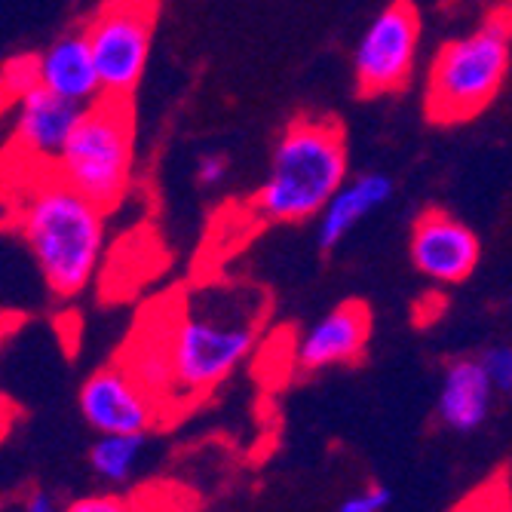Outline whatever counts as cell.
<instances>
[{
    "instance_id": "obj_22",
    "label": "cell",
    "mask_w": 512,
    "mask_h": 512,
    "mask_svg": "<svg viewBox=\"0 0 512 512\" xmlns=\"http://www.w3.org/2000/svg\"><path fill=\"white\" fill-rule=\"evenodd\" d=\"M22 512H62V509H56V503H53V497H50V494L31 491V494H28V500H25V506H22Z\"/></svg>"
},
{
    "instance_id": "obj_15",
    "label": "cell",
    "mask_w": 512,
    "mask_h": 512,
    "mask_svg": "<svg viewBox=\"0 0 512 512\" xmlns=\"http://www.w3.org/2000/svg\"><path fill=\"white\" fill-rule=\"evenodd\" d=\"M120 362L129 368V375L138 384L148 387L166 405V411H172L175 371H172V353H169V335H166V307H163L160 322H145L142 319V325H138V332L129 341Z\"/></svg>"
},
{
    "instance_id": "obj_2",
    "label": "cell",
    "mask_w": 512,
    "mask_h": 512,
    "mask_svg": "<svg viewBox=\"0 0 512 512\" xmlns=\"http://www.w3.org/2000/svg\"><path fill=\"white\" fill-rule=\"evenodd\" d=\"M16 224L46 289L56 298L83 295L108 249V209L92 203L56 169H28Z\"/></svg>"
},
{
    "instance_id": "obj_8",
    "label": "cell",
    "mask_w": 512,
    "mask_h": 512,
    "mask_svg": "<svg viewBox=\"0 0 512 512\" xmlns=\"http://www.w3.org/2000/svg\"><path fill=\"white\" fill-rule=\"evenodd\" d=\"M77 405L83 421L99 436H148L163 417H169L166 405L138 384L123 362L92 371L80 387Z\"/></svg>"
},
{
    "instance_id": "obj_9",
    "label": "cell",
    "mask_w": 512,
    "mask_h": 512,
    "mask_svg": "<svg viewBox=\"0 0 512 512\" xmlns=\"http://www.w3.org/2000/svg\"><path fill=\"white\" fill-rule=\"evenodd\" d=\"M408 255L414 270L436 286H460L476 273L482 243L470 224L445 209H424L411 224Z\"/></svg>"
},
{
    "instance_id": "obj_18",
    "label": "cell",
    "mask_w": 512,
    "mask_h": 512,
    "mask_svg": "<svg viewBox=\"0 0 512 512\" xmlns=\"http://www.w3.org/2000/svg\"><path fill=\"white\" fill-rule=\"evenodd\" d=\"M482 365L497 393H512V344H497L488 347L482 356Z\"/></svg>"
},
{
    "instance_id": "obj_20",
    "label": "cell",
    "mask_w": 512,
    "mask_h": 512,
    "mask_svg": "<svg viewBox=\"0 0 512 512\" xmlns=\"http://www.w3.org/2000/svg\"><path fill=\"white\" fill-rule=\"evenodd\" d=\"M62 512H138V503L117 494H92L71 500Z\"/></svg>"
},
{
    "instance_id": "obj_1",
    "label": "cell",
    "mask_w": 512,
    "mask_h": 512,
    "mask_svg": "<svg viewBox=\"0 0 512 512\" xmlns=\"http://www.w3.org/2000/svg\"><path fill=\"white\" fill-rule=\"evenodd\" d=\"M270 298L249 283H209L166 304L175 402L191 405L224 384L255 350Z\"/></svg>"
},
{
    "instance_id": "obj_6",
    "label": "cell",
    "mask_w": 512,
    "mask_h": 512,
    "mask_svg": "<svg viewBox=\"0 0 512 512\" xmlns=\"http://www.w3.org/2000/svg\"><path fill=\"white\" fill-rule=\"evenodd\" d=\"M160 16V0H102L89 16L86 37L96 56L105 99H129L142 83Z\"/></svg>"
},
{
    "instance_id": "obj_11",
    "label": "cell",
    "mask_w": 512,
    "mask_h": 512,
    "mask_svg": "<svg viewBox=\"0 0 512 512\" xmlns=\"http://www.w3.org/2000/svg\"><path fill=\"white\" fill-rule=\"evenodd\" d=\"M371 338V313L362 301H344L322 313L295 344V362L304 371L353 365L365 356Z\"/></svg>"
},
{
    "instance_id": "obj_4",
    "label": "cell",
    "mask_w": 512,
    "mask_h": 512,
    "mask_svg": "<svg viewBox=\"0 0 512 512\" xmlns=\"http://www.w3.org/2000/svg\"><path fill=\"white\" fill-rule=\"evenodd\" d=\"M512 68V7L491 10L473 31L445 40L424 80V114L436 126L470 123L485 114Z\"/></svg>"
},
{
    "instance_id": "obj_17",
    "label": "cell",
    "mask_w": 512,
    "mask_h": 512,
    "mask_svg": "<svg viewBox=\"0 0 512 512\" xmlns=\"http://www.w3.org/2000/svg\"><path fill=\"white\" fill-rule=\"evenodd\" d=\"M40 86L37 80V56H16L4 68H0V96L19 102L28 92Z\"/></svg>"
},
{
    "instance_id": "obj_5",
    "label": "cell",
    "mask_w": 512,
    "mask_h": 512,
    "mask_svg": "<svg viewBox=\"0 0 512 512\" xmlns=\"http://www.w3.org/2000/svg\"><path fill=\"white\" fill-rule=\"evenodd\" d=\"M74 191L114 209L135 172V111L129 99H99L83 108L56 166Z\"/></svg>"
},
{
    "instance_id": "obj_23",
    "label": "cell",
    "mask_w": 512,
    "mask_h": 512,
    "mask_svg": "<svg viewBox=\"0 0 512 512\" xmlns=\"http://www.w3.org/2000/svg\"><path fill=\"white\" fill-rule=\"evenodd\" d=\"M506 4H509V7H512V0H506Z\"/></svg>"
},
{
    "instance_id": "obj_16",
    "label": "cell",
    "mask_w": 512,
    "mask_h": 512,
    "mask_svg": "<svg viewBox=\"0 0 512 512\" xmlns=\"http://www.w3.org/2000/svg\"><path fill=\"white\" fill-rule=\"evenodd\" d=\"M142 454H145V436H135V433L99 436V442L89 448V467L102 482L123 485L132 479Z\"/></svg>"
},
{
    "instance_id": "obj_19",
    "label": "cell",
    "mask_w": 512,
    "mask_h": 512,
    "mask_svg": "<svg viewBox=\"0 0 512 512\" xmlns=\"http://www.w3.org/2000/svg\"><path fill=\"white\" fill-rule=\"evenodd\" d=\"M227 175H230V160L221 151L200 154L194 163V181L200 184V188H218V184H224Z\"/></svg>"
},
{
    "instance_id": "obj_12",
    "label": "cell",
    "mask_w": 512,
    "mask_h": 512,
    "mask_svg": "<svg viewBox=\"0 0 512 512\" xmlns=\"http://www.w3.org/2000/svg\"><path fill=\"white\" fill-rule=\"evenodd\" d=\"M37 80L43 89L86 108L102 96V77L96 68V56L86 37V28H71L59 34L46 50L37 53Z\"/></svg>"
},
{
    "instance_id": "obj_7",
    "label": "cell",
    "mask_w": 512,
    "mask_h": 512,
    "mask_svg": "<svg viewBox=\"0 0 512 512\" xmlns=\"http://www.w3.org/2000/svg\"><path fill=\"white\" fill-rule=\"evenodd\" d=\"M421 13L411 0H393L359 34L353 50V83L365 99L402 92L421 56Z\"/></svg>"
},
{
    "instance_id": "obj_14",
    "label": "cell",
    "mask_w": 512,
    "mask_h": 512,
    "mask_svg": "<svg viewBox=\"0 0 512 512\" xmlns=\"http://www.w3.org/2000/svg\"><path fill=\"white\" fill-rule=\"evenodd\" d=\"M494 384L482 359H454L445 375H442V390L436 402L439 421L454 430V433H473L488 421L491 399H494Z\"/></svg>"
},
{
    "instance_id": "obj_3",
    "label": "cell",
    "mask_w": 512,
    "mask_h": 512,
    "mask_svg": "<svg viewBox=\"0 0 512 512\" xmlns=\"http://www.w3.org/2000/svg\"><path fill=\"white\" fill-rule=\"evenodd\" d=\"M347 178L350 154L344 126L322 114H301L279 132L252 209L270 224H301L316 218Z\"/></svg>"
},
{
    "instance_id": "obj_10",
    "label": "cell",
    "mask_w": 512,
    "mask_h": 512,
    "mask_svg": "<svg viewBox=\"0 0 512 512\" xmlns=\"http://www.w3.org/2000/svg\"><path fill=\"white\" fill-rule=\"evenodd\" d=\"M16 105L13 151L22 157V169H53L83 108L43 86H34Z\"/></svg>"
},
{
    "instance_id": "obj_21",
    "label": "cell",
    "mask_w": 512,
    "mask_h": 512,
    "mask_svg": "<svg viewBox=\"0 0 512 512\" xmlns=\"http://www.w3.org/2000/svg\"><path fill=\"white\" fill-rule=\"evenodd\" d=\"M390 500H393L390 488L375 485V488H365V491H356L353 497H347L338 512H384L390 506Z\"/></svg>"
},
{
    "instance_id": "obj_13",
    "label": "cell",
    "mask_w": 512,
    "mask_h": 512,
    "mask_svg": "<svg viewBox=\"0 0 512 512\" xmlns=\"http://www.w3.org/2000/svg\"><path fill=\"white\" fill-rule=\"evenodd\" d=\"M396 194V184L387 172H362L347 178L338 194L316 215V240L325 252L341 246L353 230L384 209Z\"/></svg>"
}]
</instances>
